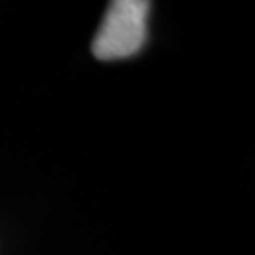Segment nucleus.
I'll use <instances>...</instances> for the list:
<instances>
[{
  "instance_id": "f257e3e1",
  "label": "nucleus",
  "mask_w": 255,
  "mask_h": 255,
  "mask_svg": "<svg viewBox=\"0 0 255 255\" xmlns=\"http://www.w3.org/2000/svg\"><path fill=\"white\" fill-rule=\"evenodd\" d=\"M147 11L149 2L146 0L110 2L93 40V55L101 61H118L136 53L146 42Z\"/></svg>"
}]
</instances>
